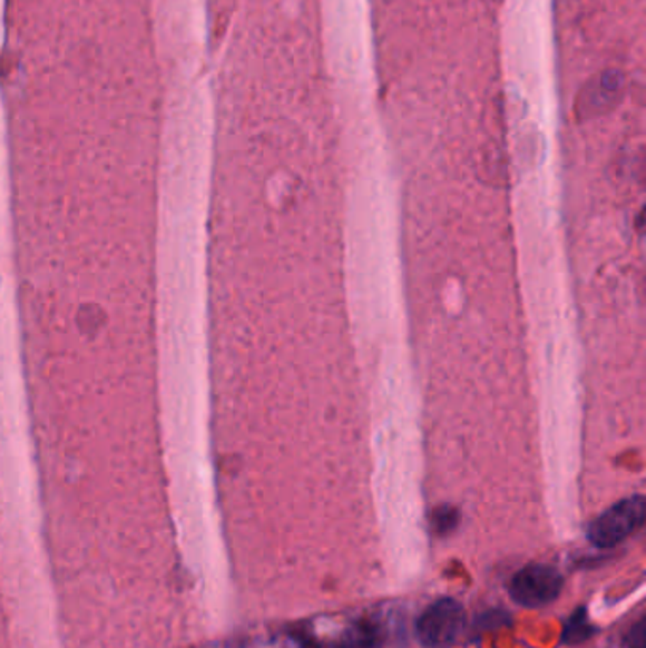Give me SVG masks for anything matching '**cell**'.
I'll return each mask as SVG.
<instances>
[{
	"label": "cell",
	"instance_id": "obj_1",
	"mask_svg": "<svg viewBox=\"0 0 646 648\" xmlns=\"http://www.w3.org/2000/svg\"><path fill=\"white\" fill-rule=\"evenodd\" d=\"M645 516V497L624 499L615 507H610L607 512H603L597 520L591 521L588 529L589 540L599 548L616 547L621 540H626L643 528Z\"/></svg>",
	"mask_w": 646,
	"mask_h": 648
},
{
	"label": "cell",
	"instance_id": "obj_2",
	"mask_svg": "<svg viewBox=\"0 0 646 648\" xmlns=\"http://www.w3.org/2000/svg\"><path fill=\"white\" fill-rule=\"evenodd\" d=\"M564 590V575L556 567L532 563L513 575L508 591L516 603L529 609L546 607Z\"/></svg>",
	"mask_w": 646,
	"mask_h": 648
},
{
	"label": "cell",
	"instance_id": "obj_3",
	"mask_svg": "<svg viewBox=\"0 0 646 648\" xmlns=\"http://www.w3.org/2000/svg\"><path fill=\"white\" fill-rule=\"evenodd\" d=\"M464 628L463 605L456 599H440L418 620L419 641L427 648H446L461 637Z\"/></svg>",
	"mask_w": 646,
	"mask_h": 648
},
{
	"label": "cell",
	"instance_id": "obj_4",
	"mask_svg": "<svg viewBox=\"0 0 646 648\" xmlns=\"http://www.w3.org/2000/svg\"><path fill=\"white\" fill-rule=\"evenodd\" d=\"M621 91H624L621 72L607 70L584 86L580 99H578V110L586 118L605 115L618 105Z\"/></svg>",
	"mask_w": 646,
	"mask_h": 648
},
{
	"label": "cell",
	"instance_id": "obj_5",
	"mask_svg": "<svg viewBox=\"0 0 646 648\" xmlns=\"http://www.w3.org/2000/svg\"><path fill=\"white\" fill-rule=\"evenodd\" d=\"M596 629L591 628L588 622V612L586 609H578L572 617L569 618V622L565 626L564 631V642L567 645H578V642L586 641L591 637Z\"/></svg>",
	"mask_w": 646,
	"mask_h": 648
},
{
	"label": "cell",
	"instance_id": "obj_6",
	"mask_svg": "<svg viewBox=\"0 0 646 648\" xmlns=\"http://www.w3.org/2000/svg\"><path fill=\"white\" fill-rule=\"evenodd\" d=\"M459 521V512L451 507H444V509L437 510L434 516H432V528L440 534L450 533L453 531Z\"/></svg>",
	"mask_w": 646,
	"mask_h": 648
},
{
	"label": "cell",
	"instance_id": "obj_7",
	"mask_svg": "<svg viewBox=\"0 0 646 648\" xmlns=\"http://www.w3.org/2000/svg\"><path fill=\"white\" fill-rule=\"evenodd\" d=\"M646 639V620L640 618L639 622L635 624L634 628L627 631L626 639H624V647L626 648H645Z\"/></svg>",
	"mask_w": 646,
	"mask_h": 648
}]
</instances>
